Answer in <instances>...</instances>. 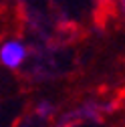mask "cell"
Listing matches in <instances>:
<instances>
[{"mask_svg":"<svg viewBox=\"0 0 125 127\" xmlns=\"http://www.w3.org/2000/svg\"><path fill=\"white\" fill-rule=\"evenodd\" d=\"M24 55H26L24 46L20 42H16V40H10L0 49V61H2V65L8 67V69H16L24 61Z\"/></svg>","mask_w":125,"mask_h":127,"instance_id":"6da1fadb","label":"cell"}]
</instances>
